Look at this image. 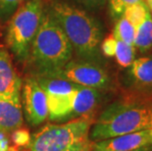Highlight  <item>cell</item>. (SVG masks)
I'll return each instance as SVG.
<instances>
[{"label": "cell", "mask_w": 152, "mask_h": 151, "mask_svg": "<svg viewBox=\"0 0 152 151\" xmlns=\"http://www.w3.org/2000/svg\"><path fill=\"white\" fill-rule=\"evenodd\" d=\"M134 46L140 52H147L152 47V16L148 13L135 30Z\"/></svg>", "instance_id": "cell-15"}, {"label": "cell", "mask_w": 152, "mask_h": 151, "mask_svg": "<svg viewBox=\"0 0 152 151\" xmlns=\"http://www.w3.org/2000/svg\"><path fill=\"white\" fill-rule=\"evenodd\" d=\"M24 122L20 96L0 95V131H13Z\"/></svg>", "instance_id": "cell-13"}, {"label": "cell", "mask_w": 152, "mask_h": 151, "mask_svg": "<svg viewBox=\"0 0 152 151\" xmlns=\"http://www.w3.org/2000/svg\"><path fill=\"white\" fill-rule=\"evenodd\" d=\"M31 133L28 131V130L27 128H18L16 130L13 131L12 133V141L14 143L15 146L18 147H26L28 144L31 140Z\"/></svg>", "instance_id": "cell-19"}, {"label": "cell", "mask_w": 152, "mask_h": 151, "mask_svg": "<svg viewBox=\"0 0 152 151\" xmlns=\"http://www.w3.org/2000/svg\"><path fill=\"white\" fill-rule=\"evenodd\" d=\"M132 86L141 94H152V55L134 59L129 67Z\"/></svg>", "instance_id": "cell-10"}, {"label": "cell", "mask_w": 152, "mask_h": 151, "mask_svg": "<svg viewBox=\"0 0 152 151\" xmlns=\"http://www.w3.org/2000/svg\"><path fill=\"white\" fill-rule=\"evenodd\" d=\"M7 151H31L30 149H22V147H18V146H11L9 147Z\"/></svg>", "instance_id": "cell-22"}, {"label": "cell", "mask_w": 152, "mask_h": 151, "mask_svg": "<svg viewBox=\"0 0 152 151\" xmlns=\"http://www.w3.org/2000/svg\"><path fill=\"white\" fill-rule=\"evenodd\" d=\"M134 151H152V146H148V147H143V148H140Z\"/></svg>", "instance_id": "cell-24"}, {"label": "cell", "mask_w": 152, "mask_h": 151, "mask_svg": "<svg viewBox=\"0 0 152 151\" xmlns=\"http://www.w3.org/2000/svg\"><path fill=\"white\" fill-rule=\"evenodd\" d=\"M93 117H80L62 124H46L31 136V151H90L89 131Z\"/></svg>", "instance_id": "cell-4"}, {"label": "cell", "mask_w": 152, "mask_h": 151, "mask_svg": "<svg viewBox=\"0 0 152 151\" xmlns=\"http://www.w3.org/2000/svg\"><path fill=\"white\" fill-rule=\"evenodd\" d=\"M25 116L33 127L39 126L48 118L47 98L35 78H28L23 88Z\"/></svg>", "instance_id": "cell-8"}, {"label": "cell", "mask_w": 152, "mask_h": 151, "mask_svg": "<svg viewBox=\"0 0 152 151\" xmlns=\"http://www.w3.org/2000/svg\"><path fill=\"white\" fill-rule=\"evenodd\" d=\"M48 11L65 33L77 56L97 62L103 40L99 22L86 11L65 2H53Z\"/></svg>", "instance_id": "cell-2"}, {"label": "cell", "mask_w": 152, "mask_h": 151, "mask_svg": "<svg viewBox=\"0 0 152 151\" xmlns=\"http://www.w3.org/2000/svg\"><path fill=\"white\" fill-rule=\"evenodd\" d=\"M43 13L42 0H27L12 15L6 42L19 60L25 61L30 56L31 43L40 26Z\"/></svg>", "instance_id": "cell-5"}, {"label": "cell", "mask_w": 152, "mask_h": 151, "mask_svg": "<svg viewBox=\"0 0 152 151\" xmlns=\"http://www.w3.org/2000/svg\"><path fill=\"white\" fill-rule=\"evenodd\" d=\"M22 86V80L13 66L9 53L0 49V95L20 96Z\"/></svg>", "instance_id": "cell-11"}, {"label": "cell", "mask_w": 152, "mask_h": 151, "mask_svg": "<svg viewBox=\"0 0 152 151\" xmlns=\"http://www.w3.org/2000/svg\"><path fill=\"white\" fill-rule=\"evenodd\" d=\"M74 1L90 9V10H96V9L102 8L106 3V0H74Z\"/></svg>", "instance_id": "cell-20"}, {"label": "cell", "mask_w": 152, "mask_h": 151, "mask_svg": "<svg viewBox=\"0 0 152 151\" xmlns=\"http://www.w3.org/2000/svg\"><path fill=\"white\" fill-rule=\"evenodd\" d=\"M140 1L142 0H108L110 13H111L112 17L119 19L126 9Z\"/></svg>", "instance_id": "cell-17"}, {"label": "cell", "mask_w": 152, "mask_h": 151, "mask_svg": "<svg viewBox=\"0 0 152 151\" xmlns=\"http://www.w3.org/2000/svg\"><path fill=\"white\" fill-rule=\"evenodd\" d=\"M101 99L98 89L77 85L73 100L70 120L80 117H93V112L97 108Z\"/></svg>", "instance_id": "cell-12"}, {"label": "cell", "mask_w": 152, "mask_h": 151, "mask_svg": "<svg viewBox=\"0 0 152 151\" xmlns=\"http://www.w3.org/2000/svg\"><path fill=\"white\" fill-rule=\"evenodd\" d=\"M35 79L46 94L49 120L54 123L70 121L77 85L58 77L37 76Z\"/></svg>", "instance_id": "cell-6"}, {"label": "cell", "mask_w": 152, "mask_h": 151, "mask_svg": "<svg viewBox=\"0 0 152 151\" xmlns=\"http://www.w3.org/2000/svg\"><path fill=\"white\" fill-rule=\"evenodd\" d=\"M152 127L151 96H130L109 104L93 122L89 131L92 142Z\"/></svg>", "instance_id": "cell-1"}, {"label": "cell", "mask_w": 152, "mask_h": 151, "mask_svg": "<svg viewBox=\"0 0 152 151\" xmlns=\"http://www.w3.org/2000/svg\"><path fill=\"white\" fill-rule=\"evenodd\" d=\"M100 51L107 57H114L117 63L123 68H129L135 59L137 49L134 45L128 44L116 38L113 34L102 40Z\"/></svg>", "instance_id": "cell-14"}, {"label": "cell", "mask_w": 152, "mask_h": 151, "mask_svg": "<svg viewBox=\"0 0 152 151\" xmlns=\"http://www.w3.org/2000/svg\"><path fill=\"white\" fill-rule=\"evenodd\" d=\"M58 77L77 85L103 90L111 86V78L108 72L99 63L87 60H70L56 74Z\"/></svg>", "instance_id": "cell-7"}, {"label": "cell", "mask_w": 152, "mask_h": 151, "mask_svg": "<svg viewBox=\"0 0 152 151\" xmlns=\"http://www.w3.org/2000/svg\"><path fill=\"white\" fill-rule=\"evenodd\" d=\"M9 148V139L4 131H0V151H7Z\"/></svg>", "instance_id": "cell-21"}, {"label": "cell", "mask_w": 152, "mask_h": 151, "mask_svg": "<svg viewBox=\"0 0 152 151\" xmlns=\"http://www.w3.org/2000/svg\"><path fill=\"white\" fill-rule=\"evenodd\" d=\"M26 0H0V20L12 17L16 10Z\"/></svg>", "instance_id": "cell-18"}, {"label": "cell", "mask_w": 152, "mask_h": 151, "mask_svg": "<svg viewBox=\"0 0 152 151\" xmlns=\"http://www.w3.org/2000/svg\"><path fill=\"white\" fill-rule=\"evenodd\" d=\"M73 48L51 13H43L31 46V59L37 76H53L72 59Z\"/></svg>", "instance_id": "cell-3"}, {"label": "cell", "mask_w": 152, "mask_h": 151, "mask_svg": "<svg viewBox=\"0 0 152 151\" xmlns=\"http://www.w3.org/2000/svg\"><path fill=\"white\" fill-rule=\"evenodd\" d=\"M135 30H137V27L129 19L122 15L118 19V22L115 25L114 31L112 34L118 39L131 44V45H134Z\"/></svg>", "instance_id": "cell-16"}, {"label": "cell", "mask_w": 152, "mask_h": 151, "mask_svg": "<svg viewBox=\"0 0 152 151\" xmlns=\"http://www.w3.org/2000/svg\"><path fill=\"white\" fill-rule=\"evenodd\" d=\"M152 146V127L92 143L90 151H134Z\"/></svg>", "instance_id": "cell-9"}, {"label": "cell", "mask_w": 152, "mask_h": 151, "mask_svg": "<svg viewBox=\"0 0 152 151\" xmlns=\"http://www.w3.org/2000/svg\"><path fill=\"white\" fill-rule=\"evenodd\" d=\"M145 2H146V4L148 6V8H149V11H150V14L152 16V0H144Z\"/></svg>", "instance_id": "cell-23"}]
</instances>
